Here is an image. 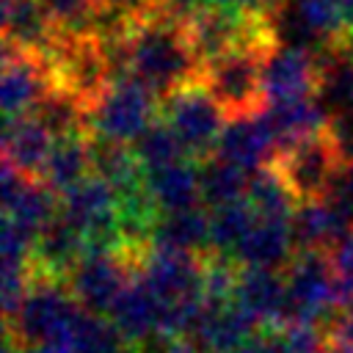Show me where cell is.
Returning a JSON list of instances; mask_svg holds the SVG:
<instances>
[{"label": "cell", "mask_w": 353, "mask_h": 353, "mask_svg": "<svg viewBox=\"0 0 353 353\" xmlns=\"http://www.w3.org/2000/svg\"><path fill=\"white\" fill-rule=\"evenodd\" d=\"M127 72L160 99L171 91L201 80V61L182 28L146 17L127 33Z\"/></svg>", "instance_id": "obj_1"}, {"label": "cell", "mask_w": 353, "mask_h": 353, "mask_svg": "<svg viewBox=\"0 0 353 353\" xmlns=\"http://www.w3.org/2000/svg\"><path fill=\"white\" fill-rule=\"evenodd\" d=\"M80 303L72 295L66 279L39 273L33 268V281L11 320H6V334L22 347L28 345H63L72 323L80 314Z\"/></svg>", "instance_id": "obj_2"}, {"label": "cell", "mask_w": 353, "mask_h": 353, "mask_svg": "<svg viewBox=\"0 0 353 353\" xmlns=\"http://www.w3.org/2000/svg\"><path fill=\"white\" fill-rule=\"evenodd\" d=\"M160 119V97L132 74L116 77L88 108V132L121 143H135Z\"/></svg>", "instance_id": "obj_3"}, {"label": "cell", "mask_w": 353, "mask_h": 353, "mask_svg": "<svg viewBox=\"0 0 353 353\" xmlns=\"http://www.w3.org/2000/svg\"><path fill=\"white\" fill-rule=\"evenodd\" d=\"M160 119L174 130L193 160L215 154V143L226 124L223 108L207 91L201 80L188 83L160 99Z\"/></svg>", "instance_id": "obj_4"}, {"label": "cell", "mask_w": 353, "mask_h": 353, "mask_svg": "<svg viewBox=\"0 0 353 353\" xmlns=\"http://www.w3.org/2000/svg\"><path fill=\"white\" fill-rule=\"evenodd\" d=\"M292 320L325 325L342 309V292L331 254L323 248H298L284 268Z\"/></svg>", "instance_id": "obj_5"}, {"label": "cell", "mask_w": 353, "mask_h": 353, "mask_svg": "<svg viewBox=\"0 0 353 353\" xmlns=\"http://www.w3.org/2000/svg\"><path fill=\"white\" fill-rule=\"evenodd\" d=\"M61 215L85 237L88 248H121V199L119 190L97 174L61 193Z\"/></svg>", "instance_id": "obj_6"}, {"label": "cell", "mask_w": 353, "mask_h": 353, "mask_svg": "<svg viewBox=\"0 0 353 353\" xmlns=\"http://www.w3.org/2000/svg\"><path fill=\"white\" fill-rule=\"evenodd\" d=\"M268 52L232 50L201 66V83L223 108L226 119L259 113L265 108L262 91V61Z\"/></svg>", "instance_id": "obj_7"}, {"label": "cell", "mask_w": 353, "mask_h": 353, "mask_svg": "<svg viewBox=\"0 0 353 353\" xmlns=\"http://www.w3.org/2000/svg\"><path fill=\"white\" fill-rule=\"evenodd\" d=\"M270 165L281 174V179L287 182V188L295 193V199L301 204V201L325 196L336 168L342 165V154H339L336 141L328 132V127H323L317 132H309V135L281 146Z\"/></svg>", "instance_id": "obj_8"}, {"label": "cell", "mask_w": 353, "mask_h": 353, "mask_svg": "<svg viewBox=\"0 0 353 353\" xmlns=\"http://www.w3.org/2000/svg\"><path fill=\"white\" fill-rule=\"evenodd\" d=\"M135 262L124 251L108 248H88V254L74 265L66 276V284L77 303L97 314H110L116 298L135 276Z\"/></svg>", "instance_id": "obj_9"}, {"label": "cell", "mask_w": 353, "mask_h": 353, "mask_svg": "<svg viewBox=\"0 0 353 353\" xmlns=\"http://www.w3.org/2000/svg\"><path fill=\"white\" fill-rule=\"evenodd\" d=\"M138 276L160 298V303H182L201 295L204 281V254H188L174 248L149 245L138 262Z\"/></svg>", "instance_id": "obj_10"}, {"label": "cell", "mask_w": 353, "mask_h": 353, "mask_svg": "<svg viewBox=\"0 0 353 353\" xmlns=\"http://www.w3.org/2000/svg\"><path fill=\"white\" fill-rule=\"evenodd\" d=\"M55 88L50 63L41 55L14 50L3 44V74H0V105L6 119L33 113L41 99Z\"/></svg>", "instance_id": "obj_11"}, {"label": "cell", "mask_w": 353, "mask_h": 353, "mask_svg": "<svg viewBox=\"0 0 353 353\" xmlns=\"http://www.w3.org/2000/svg\"><path fill=\"white\" fill-rule=\"evenodd\" d=\"M317 80H320V61H317V52L312 50L292 47V44H276L262 61L265 105L314 97Z\"/></svg>", "instance_id": "obj_12"}, {"label": "cell", "mask_w": 353, "mask_h": 353, "mask_svg": "<svg viewBox=\"0 0 353 353\" xmlns=\"http://www.w3.org/2000/svg\"><path fill=\"white\" fill-rule=\"evenodd\" d=\"M281 143L265 116V108L259 113H248V116H234L226 119L221 138L215 143V154L245 168V171H259L265 165H270L279 154Z\"/></svg>", "instance_id": "obj_13"}, {"label": "cell", "mask_w": 353, "mask_h": 353, "mask_svg": "<svg viewBox=\"0 0 353 353\" xmlns=\"http://www.w3.org/2000/svg\"><path fill=\"white\" fill-rule=\"evenodd\" d=\"M234 301L256 317L262 328H281L292 320L290 290L284 270L270 268H240Z\"/></svg>", "instance_id": "obj_14"}, {"label": "cell", "mask_w": 353, "mask_h": 353, "mask_svg": "<svg viewBox=\"0 0 353 353\" xmlns=\"http://www.w3.org/2000/svg\"><path fill=\"white\" fill-rule=\"evenodd\" d=\"M61 41L41 0H3V44L50 61Z\"/></svg>", "instance_id": "obj_15"}, {"label": "cell", "mask_w": 353, "mask_h": 353, "mask_svg": "<svg viewBox=\"0 0 353 353\" xmlns=\"http://www.w3.org/2000/svg\"><path fill=\"white\" fill-rule=\"evenodd\" d=\"M52 146H55V132L36 113L6 119V127H3V160L11 163L25 176H30V179H41L44 176V168H47Z\"/></svg>", "instance_id": "obj_16"}, {"label": "cell", "mask_w": 353, "mask_h": 353, "mask_svg": "<svg viewBox=\"0 0 353 353\" xmlns=\"http://www.w3.org/2000/svg\"><path fill=\"white\" fill-rule=\"evenodd\" d=\"M262 325L251 312H245L237 301H229L223 306H207L188 342L199 353H234Z\"/></svg>", "instance_id": "obj_17"}, {"label": "cell", "mask_w": 353, "mask_h": 353, "mask_svg": "<svg viewBox=\"0 0 353 353\" xmlns=\"http://www.w3.org/2000/svg\"><path fill=\"white\" fill-rule=\"evenodd\" d=\"M298 245L290 229V221L256 218V223L245 232V237L232 251V259L240 268H270L284 270L295 256Z\"/></svg>", "instance_id": "obj_18"}, {"label": "cell", "mask_w": 353, "mask_h": 353, "mask_svg": "<svg viewBox=\"0 0 353 353\" xmlns=\"http://www.w3.org/2000/svg\"><path fill=\"white\" fill-rule=\"evenodd\" d=\"M85 254H88V237L58 212L36 237L33 268L39 273L66 279Z\"/></svg>", "instance_id": "obj_19"}, {"label": "cell", "mask_w": 353, "mask_h": 353, "mask_svg": "<svg viewBox=\"0 0 353 353\" xmlns=\"http://www.w3.org/2000/svg\"><path fill=\"white\" fill-rule=\"evenodd\" d=\"M116 328L127 336V342H132V347L154 334H160V320H163V303L160 298L146 287V281L135 276L127 281V287L121 290V295L116 298L110 314H108Z\"/></svg>", "instance_id": "obj_20"}, {"label": "cell", "mask_w": 353, "mask_h": 353, "mask_svg": "<svg viewBox=\"0 0 353 353\" xmlns=\"http://www.w3.org/2000/svg\"><path fill=\"white\" fill-rule=\"evenodd\" d=\"M320 80H317V102L331 116H339L353 108V44L350 36L331 41L317 52Z\"/></svg>", "instance_id": "obj_21"}, {"label": "cell", "mask_w": 353, "mask_h": 353, "mask_svg": "<svg viewBox=\"0 0 353 353\" xmlns=\"http://www.w3.org/2000/svg\"><path fill=\"white\" fill-rule=\"evenodd\" d=\"M146 190L157 212H179L190 207H201V174L199 160L188 157L174 165L146 171Z\"/></svg>", "instance_id": "obj_22"}, {"label": "cell", "mask_w": 353, "mask_h": 353, "mask_svg": "<svg viewBox=\"0 0 353 353\" xmlns=\"http://www.w3.org/2000/svg\"><path fill=\"white\" fill-rule=\"evenodd\" d=\"M152 245L188 251V254H207L210 251V212L201 207L163 212L152 229Z\"/></svg>", "instance_id": "obj_23"}, {"label": "cell", "mask_w": 353, "mask_h": 353, "mask_svg": "<svg viewBox=\"0 0 353 353\" xmlns=\"http://www.w3.org/2000/svg\"><path fill=\"white\" fill-rule=\"evenodd\" d=\"M91 174L110 182L119 193L146 182V168L141 165L135 146L99 135H91Z\"/></svg>", "instance_id": "obj_24"}, {"label": "cell", "mask_w": 353, "mask_h": 353, "mask_svg": "<svg viewBox=\"0 0 353 353\" xmlns=\"http://www.w3.org/2000/svg\"><path fill=\"white\" fill-rule=\"evenodd\" d=\"M88 174H91V132L58 135L41 179L55 193H63L66 188L77 185Z\"/></svg>", "instance_id": "obj_25"}, {"label": "cell", "mask_w": 353, "mask_h": 353, "mask_svg": "<svg viewBox=\"0 0 353 353\" xmlns=\"http://www.w3.org/2000/svg\"><path fill=\"white\" fill-rule=\"evenodd\" d=\"M290 229L298 248H323V251H331L350 232L323 199L301 201L290 218Z\"/></svg>", "instance_id": "obj_26"}, {"label": "cell", "mask_w": 353, "mask_h": 353, "mask_svg": "<svg viewBox=\"0 0 353 353\" xmlns=\"http://www.w3.org/2000/svg\"><path fill=\"white\" fill-rule=\"evenodd\" d=\"M66 347L72 353H135L132 342H127V336L108 314H97L88 309H80L77 320L72 323Z\"/></svg>", "instance_id": "obj_27"}, {"label": "cell", "mask_w": 353, "mask_h": 353, "mask_svg": "<svg viewBox=\"0 0 353 353\" xmlns=\"http://www.w3.org/2000/svg\"><path fill=\"white\" fill-rule=\"evenodd\" d=\"M265 116H268V121H270L281 146H287V143H292V141H298L309 132H317V130L328 127V113L323 110L317 97L265 105Z\"/></svg>", "instance_id": "obj_28"}, {"label": "cell", "mask_w": 353, "mask_h": 353, "mask_svg": "<svg viewBox=\"0 0 353 353\" xmlns=\"http://www.w3.org/2000/svg\"><path fill=\"white\" fill-rule=\"evenodd\" d=\"M199 174H201V201L207 207L237 201V199H245V193H248L251 171H245L218 154L199 160Z\"/></svg>", "instance_id": "obj_29"}, {"label": "cell", "mask_w": 353, "mask_h": 353, "mask_svg": "<svg viewBox=\"0 0 353 353\" xmlns=\"http://www.w3.org/2000/svg\"><path fill=\"white\" fill-rule=\"evenodd\" d=\"M245 199L251 201L259 218H273V221H290L298 207L295 193L287 188V182L273 165H265L251 174Z\"/></svg>", "instance_id": "obj_30"}, {"label": "cell", "mask_w": 353, "mask_h": 353, "mask_svg": "<svg viewBox=\"0 0 353 353\" xmlns=\"http://www.w3.org/2000/svg\"><path fill=\"white\" fill-rule=\"evenodd\" d=\"M256 218L259 215L248 199L210 207V251L232 256V251L245 237V232L256 223Z\"/></svg>", "instance_id": "obj_31"}, {"label": "cell", "mask_w": 353, "mask_h": 353, "mask_svg": "<svg viewBox=\"0 0 353 353\" xmlns=\"http://www.w3.org/2000/svg\"><path fill=\"white\" fill-rule=\"evenodd\" d=\"M132 146L146 171H157V168H165V165H174L179 160L190 157L188 149L182 146V141L174 135V130L163 119H157Z\"/></svg>", "instance_id": "obj_32"}, {"label": "cell", "mask_w": 353, "mask_h": 353, "mask_svg": "<svg viewBox=\"0 0 353 353\" xmlns=\"http://www.w3.org/2000/svg\"><path fill=\"white\" fill-rule=\"evenodd\" d=\"M41 6L63 39L97 33L99 6L94 0H41Z\"/></svg>", "instance_id": "obj_33"}, {"label": "cell", "mask_w": 353, "mask_h": 353, "mask_svg": "<svg viewBox=\"0 0 353 353\" xmlns=\"http://www.w3.org/2000/svg\"><path fill=\"white\" fill-rule=\"evenodd\" d=\"M290 8L301 19V25L312 30L325 47L347 36L339 14V0H290Z\"/></svg>", "instance_id": "obj_34"}, {"label": "cell", "mask_w": 353, "mask_h": 353, "mask_svg": "<svg viewBox=\"0 0 353 353\" xmlns=\"http://www.w3.org/2000/svg\"><path fill=\"white\" fill-rule=\"evenodd\" d=\"M281 353H325L328 334L325 325L317 323H303V320H290L287 325L276 328Z\"/></svg>", "instance_id": "obj_35"}, {"label": "cell", "mask_w": 353, "mask_h": 353, "mask_svg": "<svg viewBox=\"0 0 353 353\" xmlns=\"http://www.w3.org/2000/svg\"><path fill=\"white\" fill-rule=\"evenodd\" d=\"M323 201L334 210V215L353 229V160H342V165L336 168Z\"/></svg>", "instance_id": "obj_36"}, {"label": "cell", "mask_w": 353, "mask_h": 353, "mask_svg": "<svg viewBox=\"0 0 353 353\" xmlns=\"http://www.w3.org/2000/svg\"><path fill=\"white\" fill-rule=\"evenodd\" d=\"M212 3L210 0H154L152 3V17L163 19V22H171L176 28H188L193 25Z\"/></svg>", "instance_id": "obj_37"}, {"label": "cell", "mask_w": 353, "mask_h": 353, "mask_svg": "<svg viewBox=\"0 0 353 353\" xmlns=\"http://www.w3.org/2000/svg\"><path fill=\"white\" fill-rule=\"evenodd\" d=\"M342 292V306H353V229L328 251Z\"/></svg>", "instance_id": "obj_38"}, {"label": "cell", "mask_w": 353, "mask_h": 353, "mask_svg": "<svg viewBox=\"0 0 353 353\" xmlns=\"http://www.w3.org/2000/svg\"><path fill=\"white\" fill-rule=\"evenodd\" d=\"M328 132L336 141V149L342 160H353V108L328 119Z\"/></svg>", "instance_id": "obj_39"}, {"label": "cell", "mask_w": 353, "mask_h": 353, "mask_svg": "<svg viewBox=\"0 0 353 353\" xmlns=\"http://www.w3.org/2000/svg\"><path fill=\"white\" fill-rule=\"evenodd\" d=\"M325 334H328V339H336V342L353 347V306H342L325 323Z\"/></svg>", "instance_id": "obj_40"}, {"label": "cell", "mask_w": 353, "mask_h": 353, "mask_svg": "<svg viewBox=\"0 0 353 353\" xmlns=\"http://www.w3.org/2000/svg\"><path fill=\"white\" fill-rule=\"evenodd\" d=\"M234 353H281L276 328H259V331L251 334Z\"/></svg>", "instance_id": "obj_41"}, {"label": "cell", "mask_w": 353, "mask_h": 353, "mask_svg": "<svg viewBox=\"0 0 353 353\" xmlns=\"http://www.w3.org/2000/svg\"><path fill=\"white\" fill-rule=\"evenodd\" d=\"M210 3L223 8H240V11H270L279 0H210Z\"/></svg>", "instance_id": "obj_42"}, {"label": "cell", "mask_w": 353, "mask_h": 353, "mask_svg": "<svg viewBox=\"0 0 353 353\" xmlns=\"http://www.w3.org/2000/svg\"><path fill=\"white\" fill-rule=\"evenodd\" d=\"M339 14H342L345 33L353 36V0H339Z\"/></svg>", "instance_id": "obj_43"}, {"label": "cell", "mask_w": 353, "mask_h": 353, "mask_svg": "<svg viewBox=\"0 0 353 353\" xmlns=\"http://www.w3.org/2000/svg\"><path fill=\"white\" fill-rule=\"evenodd\" d=\"M22 353H72V350L63 345H28V347H22Z\"/></svg>", "instance_id": "obj_44"}, {"label": "cell", "mask_w": 353, "mask_h": 353, "mask_svg": "<svg viewBox=\"0 0 353 353\" xmlns=\"http://www.w3.org/2000/svg\"><path fill=\"white\" fill-rule=\"evenodd\" d=\"M165 353H199V350H196V347H193L188 339H176V342H174V345H171Z\"/></svg>", "instance_id": "obj_45"}, {"label": "cell", "mask_w": 353, "mask_h": 353, "mask_svg": "<svg viewBox=\"0 0 353 353\" xmlns=\"http://www.w3.org/2000/svg\"><path fill=\"white\" fill-rule=\"evenodd\" d=\"M325 353H353V347H350V345H342V342H336V339H328Z\"/></svg>", "instance_id": "obj_46"}, {"label": "cell", "mask_w": 353, "mask_h": 353, "mask_svg": "<svg viewBox=\"0 0 353 353\" xmlns=\"http://www.w3.org/2000/svg\"><path fill=\"white\" fill-rule=\"evenodd\" d=\"M350 44H353V36H350Z\"/></svg>", "instance_id": "obj_47"}]
</instances>
